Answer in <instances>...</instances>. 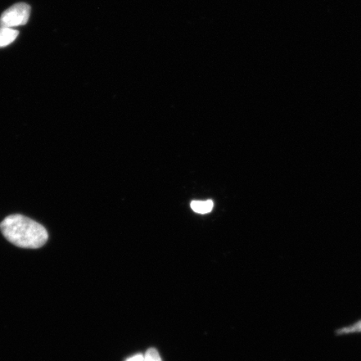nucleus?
<instances>
[{
    "instance_id": "obj_5",
    "label": "nucleus",
    "mask_w": 361,
    "mask_h": 361,
    "mask_svg": "<svg viewBox=\"0 0 361 361\" xmlns=\"http://www.w3.org/2000/svg\"><path fill=\"white\" fill-rule=\"evenodd\" d=\"M355 332H361V320L358 323L354 324V326H351L349 327L343 328L338 331L337 333L338 335H343V334H350Z\"/></svg>"
},
{
    "instance_id": "obj_4",
    "label": "nucleus",
    "mask_w": 361,
    "mask_h": 361,
    "mask_svg": "<svg viewBox=\"0 0 361 361\" xmlns=\"http://www.w3.org/2000/svg\"><path fill=\"white\" fill-rule=\"evenodd\" d=\"M192 209L197 214H209L214 209V202L207 201H193L191 203Z\"/></svg>"
},
{
    "instance_id": "obj_1",
    "label": "nucleus",
    "mask_w": 361,
    "mask_h": 361,
    "mask_svg": "<svg viewBox=\"0 0 361 361\" xmlns=\"http://www.w3.org/2000/svg\"><path fill=\"white\" fill-rule=\"evenodd\" d=\"M7 240L22 248H39L47 243L49 234L44 226L20 214L7 216L0 224Z\"/></svg>"
},
{
    "instance_id": "obj_6",
    "label": "nucleus",
    "mask_w": 361,
    "mask_h": 361,
    "mask_svg": "<svg viewBox=\"0 0 361 361\" xmlns=\"http://www.w3.org/2000/svg\"><path fill=\"white\" fill-rule=\"evenodd\" d=\"M144 361H161V359L157 350L150 349L147 351Z\"/></svg>"
},
{
    "instance_id": "obj_7",
    "label": "nucleus",
    "mask_w": 361,
    "mask_h": 361,
    "mask_svg": "<svg viewBox=\"0 0 361 361\" xmlns=\"http://www.w3.org/2000/svg\"><path fill=\"white\" fill-rule=\"evenodd\" d=\"M126 361H144V356L142 355H137Z\"/></svg>"
},
{
    "instance_id": "obj_3",
    "label": "nucleus",
    "mask_w": 361,
    "mask_h": 361,
    "mask_svg": "<svg viewBox=\"0 0 361 361\" xmlns=\"http://www.w3.org/2000/svg\"><path fill=\"white\" fill-rule=\"evenodd\" d=\"M19 35V31L7 27H0V48L12 44Z\"/></svg>"
},
{
    "instance_id": "obj_2",
    "label": "nucleus",
    "mask_w": 361,
    "mask_h": 361,
    "mask_svg": "<svg viewBox=\"0 0 361 361\" xmlns=\"http://www.w3.org/2000/svg\"><path fill=\"white\" fill-rule=\"evenodd\" d=\"M31 8L25 3H18L8 8L0 17V27H12L25 25L28 23Z\"/></svg>"
}]
</instances>
